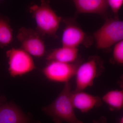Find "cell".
<instances>
[{"instance_id": "obj_1", "label": "cell", "mask_w": 123, "mask_h": 123, "mask_svg": "<svg viewBox=\"0 0 123 123\" xmlns=\"http://www.w3.org/2000/svg\"><path fill=\"white\" fill-rule=\"evenodd\" d=\"M72 92L70 82L65 83L63 90L55 101L43 108V111L53 119L55 123H84L75 114L71 101Z\"/></svg>"}, {"instance_id": "obj_11", "label": "cell", "mask_w": 123, "mask_h": 123, "mask_svg": "<svg viewBox=\"0 0 123 123\" xmlns=\"http://www.w3.org/2000/svg\"><path fill=\"white\" fill-rule=\"evenodd\" d=\"M73 2L78 13L104 15L108 8L106 0H74Z\"/></svg>"}, {"instance_id": "obj_9", "label": "cell", "mask_w": 123, "mask_h": 123, "mask_svg": "<svg viewBox=\"0 0 123 123\" xmlns=\"http://www.w3.org/2000/svg\"><path fill=\"white\" fill-rule=\"evenodd\" d=\"M65 24L62 36V46L78 48L86 41V35L75 23L66 21Z\"/></svg>"}, {"instance_id": "obj_15", "label": "cell", "mask_w": 123, "mask_h": 123, "mask_svg": "<svg viewBox=\"0 0 123 123\" xmlns=\"http://www.w3.org/2000/svg\"><path fill=\"white\" fill-rule=\"evenodd\" d=\"M114 61L119 65L123 64V40L115 44L112 53Z\"/></svg>"}, {"instance_id": "obj_8", "label": "cell", "mask_w": 123, "mask_h": 123, "mask_svg": "<svg viewBox=\"0 0 123 123\" xmlns=\"http://www.w3.org/2000/svg\"><path fill=\"white\" fill-rule=\"evenodd\" d=\"M71 99L74 108L83 113L89 112L95 108L99 107L103 103L101 97L84 91H72Z\"/></svg>"}, {"instance_id": "obj_6", "label": "cell", "mask_w": 123, "mask_h": 123, "mask_svg": "<svg viewBox=\"0 0 123 123\" xmlns=\"http://www.w3.org/2000/svg\"><path fill=\"white\" fill-rule=\"evenodd\" d=\"M17 38L21 43V49L31 55L38 58L44 55L46 46L36 31L23 27L18 30Z\"/></svg>"}, {"instance_id": "obj_17", "label": "cell", "mask_w": 123, "mask_h": 123, "mask_svg": "<svg viewBox=\"0 0 123 123\" xmlns=\"http://www.w3.org/2000/svg\"><path fill=\"white\" fill-rule=\"evenodd\" d=\"M93 123H107V120L105 116H102L97 119L94 120L92 121Z\"/></svg>"}, {"instance_id": "obj_13", "label": "cell", "mask_w": 123, "mask_h": 123, "mask_svg": "<svg viewBox=\"0 0 123 123\" xmlns=\"http://www.w3.org/2000/svg\"><path fill=\"white\" fill-rule=\"evenodd\" d=\"M102 102L106 104L111 111H118L123 106V91L114 90L108 91L103 96Z\"/></svg>"}, {"instance_id": "obj_14", "label": "cell", "mask_w": 123, "mask_h": 123, "mask_svg": "<svg viewBox=\"0 0 123 123\" xmlns=\"http://www.w3.org/2000/svg\"><path fill=\"white\" fill-rule=\"evenodd\" d=\"M13 34L9 20L7 17L0 15V48L8 46L12 41Z\"/></svg>"}, {"instance_id": "obj_12", "label": "cell", "mask_w": 123, "mask_h": 123, "mask_svg": "<svg viewBox=\"0 0 123 123\" xmlns=\"http://www.w3.org/2000/svg\"><path fill=\"white\" fill-rule=\"evenodd\" d=\"M78 48L62 46L55 49L48 54L46 60L49 62L55 61L67 63H75L78 56Z\"/></svg>"}, {"instance_id": "obj_10", "label": "cell", "mask_w": 123, "mask_h": 123, "mask_svg": "<svg viewBox=\"0 0 123 123\" xmlns=\"http://www.w3.org/2000/svg\"><path fill=\"white\" fill-rule=\"evenodd\" d=\"M0 123H39L34 122L14 103L0 106Z\"/></svg>"}, {"instance_id": "obj_4", "label": "cell", "mask_w": 123, "mask_h": 123, "mask_svg": "<svg viewBox=\"0 0 123 123\" xmlns=\"http://www.w3.org/2000/svg\"><path fill=\"white\" fill-rule=\"evenodd\" d=\"M96 46L99 49L109 48L123 40V22L119 18H108L93 34Z\"/></svg>"}, {"instance_id": "obj_18", "label": "cell", "mask_w": 123, "mask_h": 123, "mask_svg": "<svg viewBox=\"0 0 123 123\" xmlns=\"http://www.w3.org/2000/svg\"><path fill=\"white\" fill-rule=\"evenodd\" d=\"M119 123H123V117H121L119 119Z\"/></svg>"}, {"instance_id": "obj_3", "label": "cell", "mask_w": 123, "mask_h": 123, "mask_svg": "<svg viewBox=\"0 0 123 123\" xmlns=\"http://www.w3.org/2000/svg\"><path fill=\"white\" fill-rule=\"evenodd\" d=\"M104 70L103 62L97 56H91L78 67L75 76L76 87L73 92L84 91L92 86L95 78Z\"/></svg>"}, {"instance_id": "obj_5", "label": "cell", "mask_w": 123, "mask_h": 123, "mask_svg": "<svg viewBox=\"0 0 123 123\" xmlns=\"http://www.w3.org/2000/svg\"><path fill=\"white\" fill-rule=\"evenodd\" d=\"M6 55L11 76H22L36 68L31 56L22 49L12 48L7 51Z\"/></svg>"}, {"instance_id": "obj_19", "label": "cell", "mask_w": 123, "mask_h": 123, "mask_svg": "<svg viewBox=\"0 0 123 123\" xmlns=\"http://www.w3.org/2000/svg\"><path fill=\"white\" fill-rule=\"evenodd\" d=\"M3 104V99L0 98V106Z\"/></svg>"}, {"instance_id": "obj_16", "label": "cell", "mask_w": 123, "mask_h": 123, "mask_svg": "<svg viewBox=\"0 0 123 123\" xmlns=\"http://www.w3.org/2000/svg\"><path fill=\"white\" fill-rule=\"evenodd\" d=\"M108 7H110L115 15V18H118L119 11L123 5V0H107Z\"/></svg>"}, {"instance_id": "obj_7", "label": "cell", "mask_w": 123, "mask_h": 123, "mask_svg": "<svg viewBox=\"0 0 123 123\" xmlns=\"http://www.w3.org/2000/svg\"><path fill=\"white\" fill-rule=\"evenodd\" d=\"M80 64L78 62L67 63L55 61H49L43 69V73L47 79L58 82H69L75 76Z\"/></svg>"}, {"instance_id": "obj_2", "label": "cell", "mask_w": 123, "mask_h": 123, "mask_svg": "<svg viewBox=\"0 0 123 123\" xmlns=\"http://www.w3.org/2000/svg\"><path fill=\"white\" fill-rule=\"evenodd\" d=\"M48 1L42 0L39 5H34L29 8L35 20L36 31L40 35L56 37L62 18L51 8Z\"/></svg>"}]
</instances>
